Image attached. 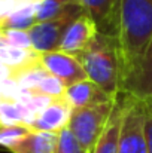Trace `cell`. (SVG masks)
Listing matches in <instances>:
<instances>
[{
  "label": "cell",
  "instance_id": "cell-21",
  "mask_svg": "<svg viewBox=\"0 0 152 153\" xmlns=\"http://www.w3.org/2000/svg\"><path fill=\"white\" fill-rule=\"evenodd\" d=\"M33 92L46 95V97H49L52 100H57V98H64L66 86H64V83H63L60 79H57V77L48 74V76L33 89Z\"/></svg>",
  "mask_w": 152,
  "mask_h": 153
},
{
  "label": "cell",
  "instance_id": "cell-14",
  "mask_svg": "<svg viewBox=\"0 0 152 153\" xmlns=\"http://www.w3.org/2000/svg\"><path fill=\"white\" fill-rule=\"evenodd\" d=\"M36 116L25 107V104L15 101H1L0 105V126L24 125L31 126Z\"/></svg>",
  "mask_w": 152,
  "mask_h": 153
},
{
  "label": "cell",
  "instance_id": "cell-22",
  "mask_svg": "<svg viewBox=\"0 0 152 153\" xmlns=\"http://www.w3.org/2000/svg\"><path fill=\"white\" fill-rule=\"evenodd\" d=\"M1 30H3L6 45L19 49H27V51L33 49L31 39L27 30H13V28H1Z\"/></svg>",
  "mask_w": 152,
  "mask_h": 153
},
{
  "label": "cell",
  "instance_id": "cell-2",
  "mask_svg": "<svg viewBox=\"0 0 152 153\" xmlns=\"http://www.w3.org/2000/svg\"><path fill=\"white\" fill-rule=\"evenodd\" d=\"M87 77L113 97L124 94L125 70L118 37L97 33L90 46L78 56Z\"/></svg>",
  "mask_w": 152,
  "mask_h": 153
},
{
  "label": "cell",
  "instance_id": "cell-24",
  "mask_svg": "<svg viewBox=\"0 0 152 153\" xmlns=\"http://www.w3.org/2000/svg\"><path fill=\"white\" fill-rule=\"evenodd\" d=\"M142 102H143V105H145L146 114H151V116H152V94H151V95H148L146 98H143V100H142Z\"/></svg>",
  "mask_w": 152,
  "mask_h": 153
},
{
  "label": "cell",
  "instance_id": "cell-5",
  "mask_svg": "<svg viewBox=\"0 0 152 153\" xmlns=\"http://www.w3.org/2000/svg\"><path fill=\"white\" fill-rule=\"evenodd\" d=\"M82 12L84 10L81 9V6L78 3H75L63 15H60L54 19H49V21L36 22L28 30L33 51H36L37 53L58 51V46L64 36V31L67 30L70 22L75 18H78Z\"/></svg>",
  "mask_w": 152,
  "mask_h": 153
},
{
  "label": "cell",
  "instance_id": "cell-4",
  "mask_svg": "<svg viewBox=\"0 0 152 153\" xmlns=\"http://www.w3.org/2000/svg\"><path fill=\"white\" fill-rule=\"evenodd\" d=\"M122 128L118 153H148L145 141L146 110L142 100L122 94Z\"/></svg>",
  "mask_w": 152,
  "mask_h": 153
},
{
  "label": "cell",
  "instance_id": "cell-26",
  "mask_svg": "<svg viewBox=\"0 0 152 153\" xmlns=\"http://www.w3.org/2000/svg\"><path fill=\"white\" fill-rule=\"evenodd\" d=\"M21 3H37V1H40V0H19Z\"/></svg>",
  "mask_w": 152,
  "mask_h": 153
},
{
  "label": "cell",
  "instance_id": "cell-3",
  "mask_svg": "<svg viewBox=\"0 0 152 153\" xmlns=\"http://www.w3.org/2000/svg\"><path fill=\"white\" fill-rule=\"evenodd\" d=\"M118 98L72 111L67 128L73 132V135L88 153H93L103 131L106 129Z\"/></svg>",
  "mask_w": 152,
  "mask_h": 153
},
{
  "label": "cell",
  "instance_id": "cell-6",
  "mask_svg": "<svg viewBox=\"0 0 152 153\" xmlns=\"http://www.w3.org/2000/svg\"><path fill=\"white\" fill-rule=\"evenodd\" d=\"M39 61L51 76L60 79L66 88L88 79L82 64L75 55L61 51L45 52L39 53Z\"/></svg>",
  "mask_w": 152,
  "mask_h": 153
},
{
  "label": "cell",
  "instance_id": "cell-17",
  "mask_svg": "<svg viewBox=\"0 0 152 153\" xmlns=\"http://www.w3.org/2000/svg\"><path fill=\"white\" fill-rule=\"evenodd\" d=\"M49 73L42 67L40 61H34L25 67H21L18 70H13L12 71V79L21 86V88H25V89H30L33 91Z\"/></svg>",
  "mask_w": 152,
  "mask_h": 153
},
{
  "label": "cell",
  "instance_id": "cell-19",
  "mask_svg": "<svg viewBox=\"0 0 152 153\" xmlns=\"http://www.w3.org/2000/svg\"><path fill=\"white\" fill-rule=\"evenodd\" d=\"M54 153H88L84 146L78 141L73 132L69 128H64L58 132V140Z\"/></svg>",
  "mask_w": 152,
  "mask_h": 153
},
{
  "label": "cell",
  "instance_id": "cell-25",
  "mask_svg": "<svg viewBox=\"0 0 152 153\" xmlns=\"http://www.w3.org/2000/svg\"><path fill=\"white\" fill-rule=\"evenodd\" d=\"M3 45H6V42H4V36H3V30L0 28V46H3Z\"/></svg>",
  "mask_w": 152,
  "mask_h": 153
},
{
  "label": "cell",
  "instance_id": "cell-1",
  "mask_svg": "<svg viewBox=\"0 0 152 153\" xmlns=\"http://www.w3.org/2000/svg\"><path fill=\"white\" fill-rule=\"evenodd\" d=\"M151 39L152 0H121L118 42L124 59L125 83L140 64Z\"/></svg>",
  "mask_w": 152,
  "mask_h": 153
},
{
  "label": "cell",
  "instance_id": "cell-28",
  "mask_svg": "<svg viewBox=\"0 0 152 153\" xmlns=\"http://www.w3.org/2000/svg\"><path fill=\"white\" fill-rule=\"evenodd\" d=\"M0 1H1V0H0Z\"/></svg>",
  "mask_w": 152,
  "mask_h": 153
},
{
  "label": "cell",
  "instance_id": "cell-9",
  "mask_svg": "<svg viewBox=\"0 0 152 153\" xmlns=\"http://www.w3.org/2000/svg\"><path fill=\"white\" fill-rule=\"evenodd\" d=\"M115 98H118V97L107 94L106 91H103L99 85H96L90 79H85L72 86H67L66 92H64V100L69 102V105L73 110L85 108V107L96 105L100 102L112 101Z\"/></svg>",
  "mask_w": 152,
  "mask_h": 153
},
{
  "label": "cell",
  "instance_id": "cell-16",
  "mask_svg": "<svg viewBox=\"0 0 152 153\" xmlns=\"http://www.w3.org/2000/svg\"><path fill=\"white\" fill-rule=\"evenodd\" d=\"M37 59H39V53L33 49L27 51V49H19L9 45L0 46V62L7 65L12 71L21 67H25Z\"/></svg>",
  "mask_w": 152,
  "mask_h": 153
},
{
  "label": "cell",
  "instance_id": "cell-7",
  "mask_svg": "<svg viewBox=\"0 0 152 153\" xmlns=\"http://www.w3.org/2000/svg\"><path fill=\"white\" fill-rule=\"evenodd\" d=\"M76 3L93 19L99 33L118 37L121 0H76Z\"/></svg>",
  "mask_w": 152,
  "mask_h": 153
},
{
  "label": "cell",
  "instance_id": "cell-13",
  "mask_svg": "<svg viewBox=\"0 0 152 153\" xmlns=\"http://www.w3.org/2000/svg\"><path fill=\"white\" fill-rule=\"evenodd\" d=\"M58 134L30 131L22 140H19L9 152L12 153H54Z\"/></svg>",
  "mask_w": 152,
  "mask_h": 153
},
{
  "label": "cell",
  "instance_id": "cell-11",
  "mask_svg": "<svg viewBox=\"0 0 152 153\" xmlns=\"http://www.w3.org/2000/svg\"><path fill=\"white\" fill-rule=\"evenodd\" d=\"M124 94L133 95L139 100H143L152 94V39L136 71L127 80Z\"/></svg>",
  "mask_w": 152,
  "mask_h": 153
},
{
  "label": "cell",
  "instance_id": "cell-18",
  "mask_svg": "<svg viewBox=\"0 0 152 153\" xmlns=\"http://www.w3.org/2000/svg\"><path fill=\"white\" fill-rule=\"evenodd\" d=\"M75 3H76V0H40L37 3L36 21L43 22V21L54 19V18L63 15Z\"/></svg>",
  "mask_w": 152,
  "mask_h": 153
},
{
  "label": "cell",
  "instance_id": "cell-15",
  "mask_svg": "<svg viewBox=\"0 0 152 153\" xmlns=\"http://www.w3.org/2000/svg\"><path fill=\"white\" fill-rule=\"evenodd\" d=\"M37 3H21L9 16H6L0 22V28H13V30L28 31L37 22L36 21Z\"/></svg>",
  "mask_w": 152,
  "mask_h": 153
},
{
  "label": "cell",
  "instance_id": "cell-20",
  "mask_svg": "<svg viewBox=\"0 0 152 153\" xmlns=\"http://www.w3.org/2000/svg\"><path fill=\"white\" fill-rule=\"evenodd\" d=\"M31 129L24 125L13 126H0V147L10 150L19 140H22Z\"/></svg>",
  "mask_w": 152,
  "mask_h": 153
},
{
  "label": "cell",
  "instance_id": "cell-27",
  "mask_svg": "<svg viewBox=\"0 0 152 153\" xmlns=\"http://www.w3.org/2000/svg\"><path fill=\"white\" fill-rule=\"evenodd\" d=\"M0 105H1V100H0Z\"/></svg>",
  "mask_w": 152,
  "mask_h": 153
},
{
  "label": "cell",
  "instance_id": "cell-23",
  "mask_svg": "<svg viewBox=\"0 0 152 153\" xmlns=\"http://www.w3.org/2000/svg\"><path fill=\"white\" fill-rule=\"evenodd\" d=\"M145 141H146V150L152 153V116L146 114L145 117Z\"/></svg>",
  "mask_w": 152,
  "mask_h": 153
},
{
  "label": "cell",
  "instance_id": "cell-10",
  "mask_svg": "<svg viewBox=\"0 0 152 153\" xmlns=\"http://www.w3.org/2000/svg\"><path fill=\"white\" fill-rule=\"evenodd\" d=\"M73 108L64 98H57L49 105L36 116L30 129L42 131V132H55L58 134L61 129L67 128Z\"/></svg>",
  "mask_w": 152,
  "mask_h": 153
},
{
  "label": "cell",
  "instance_id": "cell-8",
  "mask_svg": "<svg viewBox=\"0 0 152 153\" xmlns=\"http://www.w3.org/2000/svg\"><path fill=\"white\" fill-rule=\"evenodd\" d=\"M97 33L99 31L93 19L82 12L78 18H75L70 22V25L64 31L58 51L78 56L81 52L90 46V43L96 39Z\"/></svg>",
  "mask_w": 152,
  "mask_h": 153
},
{
  "label": "cell",
  "instance_id": "cell-12",
  "mask_svg": "<svg viewBox=\"0 0 152 153\" xmlns=\"http://www.w3.org/2000/svg\"><path fill=\"white\" fill-rule=\"evenodd\" d=\"M122 113H124L122 95H119L118 101L115 104L113 113L106 125V129L103 131L100 140L97 141L93 153H118L121 128H122Z\"/></svg>",
  "mask_w": 152,
  "mask_h": 153
}]
</instances>
